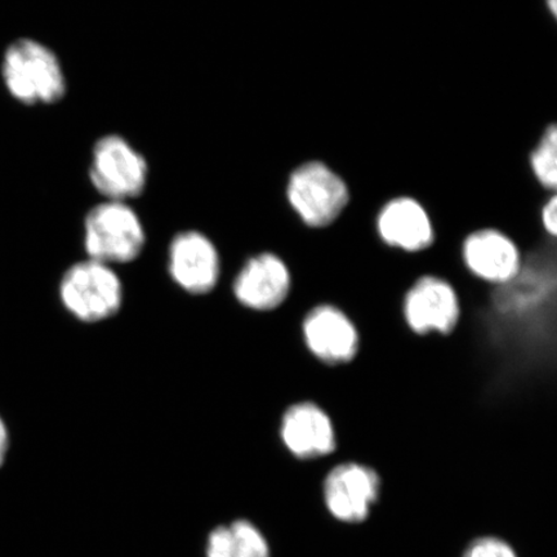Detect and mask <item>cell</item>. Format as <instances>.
Wrapping results in <instances>:
<instances>
[{
  "instance_id": "1",
  "label": "cell",
  "mask_w": 557,
  "mask_h": 557,
  "mask_svg": "<svg viewBox=\"0 0 557 557\" xmlns=\"http://www.w3.org/2000/svg\"><path fill=\"white\" fill-rule=\"evenodd\" d=\"M2 76L9 92L21 103L50 104L66 94V76L55 53L34 39H18L7 48Z\"/></svg>"
},
{
  "instance_id": "2",
  "label": "cell",
  "mask_w": 557,
  "mask_h": 557,
  "mask_svg": "<svg viewBox=\"0 0 557 557\" xmlns=\"http://www.w3.org/2000/svg\"><path fill=\"white\" fill-rule=\"evenodd\" d=\"M287 200L301 224L318 232L343 219L351 194L345 181L329 165L309 162L290 174Z\"/></svg>"
},
{
  "instance_id": "3",
  "label": "cell",
  "mask_w": 557,
  "mask_h": 557,
  "mask_svg": "<svg viewBox=\"0 0 557 557\" xmlns=\"http://www.w3.org/2000/svg\"><path fill=\"white\" fill-rule=\"evenodd\" d=\"M145 242L141 220L124 201L104 200L87 214L85 247L89 260L111 268L128 263L141 255Z\"/></svg>"
},
{
  "instance_id": "4",
  "label": "cell",
  "mask_w": 557,
  "mask_h": 557,
  "mask_svg": "<svg viewBox=\"0 0 557 557\" xmlns=\"http://www.w3.org/2000/svg\"><path fill=\"white\" fill-rule=\"evenodd\" d=\"M88 177L104 200L127 203L144 193L149 165L127 138L111 134L97 139L94 145Z\"/></svg>"
},
{
  "instance_id": "5",
  "label": "cell",
  "mask_w": 557,
  "mask_h": 557,
  "mask_svg": "<svg viewBox=\"0 0 557 557\" xmlns=\"http://www.w3.org/2000/svg\"><path fill=\"white\" fill-rule=\"evenodd\" d=\"M60 298L81 322H102L121 310L123 285L113 268L88 259L75 263L62 276Z\"/></svg>"
},
{
  "instance_id": "6",
  "label": "cell",
  "mask_w": 557,
  "mask_h": 557,
  "mask_svg": "<svg viewBox=\"0 0 557 557\" xmlns=\"http://www.w3.org/2000/svg\"><path fill=\"white\" fill-rule=\"evenodd\" d=\"M401 315L407 329L418 337H449L461 322V298L447 278L422 275L404 295Z\"/></svg>"
},
{
  "instance_id": "7",
  "label": "cell",
  "mask_w": 557,
  "mask_h": 557,
  "mask_svg": "<svg viewBox=\"0 0 557 557\" xmlns=\"http://www.w3.org/2000/svg\"><path fill=\"white\" fill-rule=\"evenodd\" d=\"M277 434L284 449L297 461H324L338 451L333 420L315 401H296L285 408Z\"/></svg>"
},
{
  "instance_id": "8",
  "label": "cell",
  "mask_w": 557,
  "mask_h": 557,
  "mask_svg": "<svg viewBox=\"0 0 557 557\" xmlns=\"http://www.w3.org/2000/svg\"><path fill=\"white\" fill-rule=\"evenodd\" d=\"M301 338L306 351L325 367L350 364L360 350L357 324L332 304H319L305 313Z\"/></svg>"
},
{
  "instance_id": "9",
  "label": "cell",
  "mask_w": 557,
  "mask_h": 557,
  "mask_svg": "<svg viewBox=\"0 0 557 557\" xmlns=\"http://www.w3.org/2000/svg\"><path fill=\"white\" fill-rule=\"evenodd\" d=\"M382 478L373 466L346 459L334 463L323 480V497L334 518L344 522L363 521L377 503Z\"/></svg>"
},
{
  "instance_id": "10",
  "label": "cell",
  "mask_w": 557,
  "mask_h": 557,
  "mask_svg": "<svg viewBox=\"0 0 557 557\" xmlns=\"http://www.w3.org/2000/svg\"><path fill=\"white\" fill-rule=\"evenodd\" d=\"M461 259L475 281L487 287H500L520 274L524 252L503 230L482 227L465 236Z\"/></svg>"
},
{
  "instance_id": "11",
  "label": "cell",
  "mask_w": 557,
  "mask_h": 557,
  "mask_svg": "<svg viewBox=\"0 0 557 557\" xmlns=\"http://www.w3.org/2000/svg\"><path fill=\"white\" fill-rule=\"evenodd\" d=\"M233 289L244 308L263 313L275 312L289 301L294 274L281 255L263 250L243 264Z\"/></svg>"
},
{
  "instance_id": "12",
  "label": "cell",
  "mask_w": 557,
  "mask_h": 557,
  "mask_svg": "<svg viewBox=\"0 0 557 557\" xmlns=\"http://www.w3.org/2000/svg\"><path fill=\"white\" fill-rule=\"evenodd\" d=\"M374 230L383 246L406 255L426 252L436 242L433 215L412 197L386 201L375 214Z\"/></svg>"
},
{
  "instance_id": "13",
  "label": "cell",
  "mask_w": 557,
  "mask_h": 557,
  "mask_svg": "<svg viewBox=\"0 0 557 557\" xmlns=\"http://www.w3.org/2000/svg\"><path fill=\"white\" fill-rule=\"evenodd\" d=\"M173 282L191 295H207L220 281V255L207 235L195 230L174 236L169 250Z\"/></svg>"
},
{
  "instance_id": "14",
  "label": "cell",
  "mask_w": 557,
  "mask_h": 557,
  "mask_svg": "<svg viewBox=\"0 0 557 557\" xmlns=\"http://www.w3.org/2000/svg\"><path fill=\"white\" fill-rule=\"evenodd\" d=\"M207 557H270V547L252 522L236 520L209 534Z\"/></svg>"
},
{
  "instance_id": "15",
  "label": "cell",
  "mask_w": 557,
  "mask_h": 557,
  "mask_svg": "<svg viewBox=\"0 0 557 557\" xmlns=\"http://www.w3.org/2000/svg\"><path fill=\"white\" fill-rule=\"evenodd\" d=\"M532 169L540 184L547 190L557 186V129L553 124L543 135L539 148L532 154Z\"/></svg>"
},
{
  "instance_id": "16",
  "label": "cell",
  "mask_w": 557,
  "mask_h": 557,
  "mask_svg": "<svg viewBox=\"0 0 557 557\" xmlns=\"http://www.w3.org/2000/svg\"><path fill=\"white\" fill-rule=\"evenodd\" d=\"M463 557H518L503 540L484 537L473 541Z\"/></svg>"
},
{
  "instance_id": "17",
  "label": "cell",
  "mask_w": 557,
  "mask_h": 557,
  "mask_svg": "<svg viewBox=\"0 0 557 557\" xmlns=\"http://www.w3.org/2000/svg\"><path fill=\"white\" fill-rule=\"evenodd\" d=\"M540 226L542 232L545 233L548 238H557V198L556 195H552V198L546 200V203L542 206L540 211Z\"/></svg>"
},
{
  "instance_id": "18",
  "label": "cell",
  "mask_w": 557,
  "mask_h": 557,
  "mask_svg": "<svg viewBox=\"0 0 557 557\" xmlns=\"http://www.w3.org/2000/svg\"><path fill=\"white\" fill-rule=\"evenodd\" d=\"M10 449V434L9 429H7L2 417H0V468H2L7 453Z\"/></svg>"
},
{
  "instance_id": "19",
  "label": "cell",
  "mask_w": 557,
  "mask_h": 557,
  "mask_svg": "<svg viewBox=\"0 0 557 557\" xmlns=\"http://www.w3.org/2000/svg\"><path fill=\"white\" fill-rule=\"evenodd\" d=\"M547 4L549 7V10H552L553 15L556 16L557 12V0H547Z\"/></svg>"
}]
</instances>
